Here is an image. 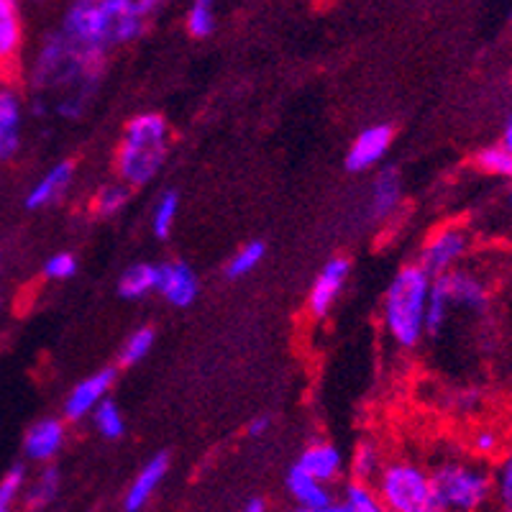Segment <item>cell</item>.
Here are the masks:
<instances>
[{"label": "cell", "mask_w": 512, "mask_h": 512, "mask_svg": "<svg viewBox=\"0 0 512 512\" xmlns=\"http://www.w3.org/2000/svg\"><path fill=\"white\" fill-rule=\"evenodd\" d=\"M372 487L390 512H441L431 472L410 459L384 461Z\"/></svg>", "instance_id": "obj_4"}, {"label": "cell", "mask_w": 512, "mask_h": 512, "mask_svg": "<svg viewBox=\"0 0 512 512\" xmlns=\"http://www.w3.org/2000/svg\"><path fill=\"white\" fill-rule=\"evenodd\" d=\"M320 512H356V510L346 500H333L326 510H320Z\"/></svg>", "instance_id": "obj_39"}, {"label": "cell", "mask_w": 512, "mask_h": 512, "mask_svg": "<svg viewBox=\"0 0 512 512\" xmlns=\"http://www.w3.org/2000/svg\"><path fill=\"white\" fill-rule=\"evenodd\" d=\"M269 428H272V418H269V415H259V418H254L249 423V436L251 438H262V436H267L269 433Z\"/></svg>", "instance_id": "obj_36"}, {"label": "cell", "mask_w": 512, "mask_h": 512, "mask_svg": "<svg viewBox=\"0 0 512 512\" xmlns=\"http://www.w3.org/2000/svg\"><path fill=\"white\" fill-rule=\"evenodd\" d=\"M264 256H267V244H264V241H249V244H244L236 254L231 256V259H228L226 264L228 280L249 277V274L264 262Z\"/></svg>", "instance_id": "obj_28"}, {"label": "cell", "mask_w": 512, "mask_h": 512, "mask_svg": "<svg viewBox=\"0 0 512 512\" xmlns=\"http://www.w3.org/2000/svg\"><path fill=\"white\" fill-rule=\"evenodd\" d=\"M295 464L323 484H333L336 479H341L346 469V459L341 454V448L328 441H313L310 446H305V451Z\"/></svg>", "instance_id": "obj_14"}, {"label": "cell", "mask_w": 512, "mask_h": 512, "mask_svg": "<svg viewBox=\"0 0 512 512\" xmlns=\"http://www.w3.org/2000/svg\"><path fill=\"white\" fill-rule=\"evenodd\" d=\"M474 162H477V167L482 169L484 175L502 177V180H512V154L505 152L500 144L484 146L482 152H477Z\"/></svg>", "instance_id": "obj_30"}, {"label": "cell", "mask_w": 512, "mask_h": 512, "mask_svg": "<svg viewBox=\"0 0 512 512\" xmlns=\"http://www.w3.org/2000/svg\"><path fill=\"white\" fill-rule=\"evenodd\" d=\"M26 479L29 477H26L24 464L13 466L3 474V479H0V512H13V505L26 487Z\"/></svg>", "instance_id": "obj_31"}, {"label": "cell", "mask_w": 512, "mask_h": 512, "mask_svg": "<svg viewBox=\"0 0 512 512\" xmlns=\"http://www.w3.org/2000/svg\"><path fill=\"white\" fill-rule=\"evenodd\" d=\"M351 262L346 256H331L320 272L315 274L313 285L308 292V310L313 318H326L333 310L336 300L344 292L346 282H349Z\"/></svg>", "instance_id": "obj_7"}, {"label": "cell", "mask_w": 512, "mask_h": 512, "mask_svg": "<svg viewBox=\"0 0 512 512\" xmlns=\"http://www.w3.org/2000/svg\"><path fill=\"white\" fill-rule=\"evenodd\" d=\"M24 144V100L8 82H0V162H11Z\"/></svg>", "instance_id": "obj_10"}, {"label": "cell", "mask_w": 512, "mask_h": 512, "mask_svg": "<svg viewBox=\"0 0 512 512\" xmlns=\"http://www.w3.org/2000/svg\"><path fill=\"white\" fill-rule=\"evenodd\" d=\"M113 382H116V369H98V372L80 379L64 400V420L80 423V420L90 418L100 402L111 395Z\"/></svg>", "instance_id": "obj_8"}, {"label": "cell", "mask_w": 512, "mask_h": 512, "mask_svg": "<svg viewBox=\"0 0 512 512\" xmlns=\"http://www.w3.org/2000/svg\"><path fill=\"white\" fill-rule=\"evenodd\" d=\"M44 277L47 280H54V282H64V280H72L77 274V256L72 254V251H57V254H52L44 262Z\"/></svg>", "instance_id": "obj_34"}, {"label": "cell", "mask_w": 512, "mask_h": 512, "mask_svg": "<svg viewBox=\"0 0 512 512\" xmlns=\"http://www.w3.org/2000/svg\"><path fill=\"white\" fill-rule=\"evenodd\" d=\"M431 482L441 512H479L492 497V477L482 466L461 459L438 461Z\"/></svg>", "instance_id": "obj_5"}, {"label": "cell", "mask_w": 512, "mask_h": 512, "mask_svg": "<svg viewBox=\"0 0 512 512\" xmlns=\"http://www.w3.org/2000/svg\"><path fill=\"white\" fill-rule=\"evenodd\" d=\"M0 308H3V305H0Z\"/></svg>", "instance_id": "obj_43"}, {"label": "cell", "mask_w": 512, "mask_h": 512, "mask_svg": "<svg viewBox=\"0 0 512 512\" xmlns=\"http://www.w3.org/2000/svg\"><path fill=\"white\" fill-rule=\"evenodd\" d=\"M198 274L185 262L157 264V295H162L175 308H190L198 300Z\"/></svg>", "instance_id": "obj_11"}, {"label": "cell", "mask_w": 512, "mask_h": 512, "mask_svg": "<svg viewBox=\"0 0 512 512\" xmlns=\"http://www.w3.org/2000/svg\"><path fill=\"white\" fill-rule=\"evenodd\" d=\"M59 484H62V474H59L57 466L47 464L31 482L26 479L21 500H24V505L29 507V510H44V507H49L57 500Z\"/></svg>", "instance_id": "obj_21"}, {"label": "cell", "mask_w": 512, "mask_h": 512, "mask_svg": "<svg viewBox=\"0 0 512 512\" xmlns=\"http://www.w3.org/2000/svg\"><path fill=\"white\" fill-rule=\"evenodd\" d=\"M285 484H287V492H290V497L295 500L297 507H308V510H326V507L333 502L331 487L310 477V474L303 472V469H300L297 464L290 466Z\"/></svg>", "instance_id": "obj_19"}, {"label": "cell", "mask_w": 512, "mask_h": 512, "mask_svg": "<svg viewBox=\"0 0 512 512\" xmlns=\"http://www.w3.org/2000/svg\"><path fill=\"white\" fill-rule=\"evenodd\" d=\"M505 210H507V221L512 223V187H510V192L505 195Z\"/></svg>", "instance_id": "obj_41"}, {"label": "cell", "mask_w": 512, "mask_h": 512, "mask_svg": "<svg viewBox=\"0 0 512 512\" xmlns=\"http://www.w3.org/2000/svg\"><path fill=\"white\" fill-rule=\"evenodd\" d=\"M479 405V395L477 392H464V395L456 397V408L459 410H472Z\"/></svg>", "instance_id": "obj_37"}, {"label": "cell", "mask_w": 512, "mask_h": 512, "mask_svg": "<svg viewBox=\"0 0 512 512\" xmlns=\"http://www.w3.org/2000/svg\"><path fill=\"white\" fill-rule=\"evenodd\" d=\"M287 512H320V510H308V507H290V510H287Z\"/></svg>", "instance_id": "obj_42"}, {"label": "cell", "mask_w": 512, "mask_h": 512, "mask_svg": "<svg viewBox=\"0 0 512 512\" xmlns=\"http://www.w3.org/2000/svg\"><path fill=\"white\" fill-rule=\"evenodd\" d=\"M90 420H93V428L98 431V436H103L105 441H118V438L126 436V418H123V410L118 408V402L113 397H105L93 410Z\"/></svg>", "instance_id": "obj_23"}, {"label": "cell", "mask_w": 512, "mask_h": 512, "mask_svg": "<svg viewBox=\"0 0 512 512\" xmlns=\"http://www.w3.org/2000/svg\"><path fill=\"white\" fill-rule=\"evenodd\" d=\"M431 282V274H425L418 264H405L384 292L382 326L400 349H415L425 336V303Z\"/></svg>", "instance_id": "obj_3"}, {"label": "cell", "mask_w": 512, "mask_h": 512, "mask_svg": "<svg viewBox=\"0 0 512 512\" xmlns=\"http://www.w3.org/2000/svg\"><path fill=\"white\" fill-rule=\"evenodd\" d=\"M500 146L505 149V152L512 154V116L507 118L505 128H502V144Z\"/></svg>", "instance_id": "obj_38"}, {"label": "cell", "mask_w": 512, "mask_h": 512, "mask_svg": "<svg viewBox=\"0 0 512 512\" xmlns=\"http://www.w3.org/2000/svg\"><path fill=\"white\" fill-rule=\"evenodd\" d=\"M131 198V187L123 185L121 180L108 182V185L98 187V192L93 195V213L98 218H116L118 213H123Z\"/></svg>", "instance_id": "obj_24"}, {"label": "cell", "mask_w": 512, "mask_h": 512, "mask_svg": "<svg viewBox=\"0 0 512 512\" xmlns=\"http://www.w3.org/2000/svg\"><path fill=\"white\" fill-rule=\"evenodd\" d=\"M72 182H75V162L62 159V162L52 164V167L31 185L26 192V208L29 210H47L57 205L59 200L70 192Z\"/></svg>", "instance_id": "obj_12"}, {"label": "cell", "mask_w": 512, "mask_h": 512, "mask_svg": "<svg viewBox=\"0 0 512 512\" xmlns=\"http://www.w3.org/2000/svg\"><path fill=\"white\" fill-rule=\"evenodd\" d=\"M167 472H169V456L167 454H157L146 461V464L139 469V474L134 477V482L128 484L126 497H123V510L126 512L144 510V507L149 505V500L154 497V492L162 487Z\"/></svg>", "instance_id": "obj_15"}, {"label": "cell", "mask_w": 512, "mask_h": 512, "mask_svg": "<svg viewBox=\"0 0 512 512\" xmlns=\"http://www.w3.org/2000/svg\"><path fill=\"white\" fill-rule=\"evenodd\" d=\"M341 500L349 502L356 512H390L382 502L374 495L372 484H361V482H349L344 487V497Z\"/></svg>", "instance_id": "obj_32"}, {"label": "cell", "mask_w": 512, "mask_h": 512, "mask_svg": "<svg viewBox=\"0 0 512 512\" xmlns=\"http://www.w3.org/2000/svg\"><path fill=\"white\" fill-rule=\"evenodd\" d=\"M146 16L136 0H75L64 16L62 34L80 49L105 54L141 36Z\"/></svg>", "instance_id": "obj_1"}, {"label": "cell", "mask_w": 512, "mask_h": 512, "mask_svg": "<svg viewBox=\"0 0 512 512\" xmlns=\"http://www.w3.org/2000/svg\"><path fill=\"white\" fill-rule=\"evenodd\" d=\"M392 139H395V131L387 123H374V126H367L351 141L349 152H346V169L349 172H369V169L377 167L387 152H390Z\"/></svg>", "instance_id": "obj_9"}, {"label": "cell", "mask_w": 512, "mask_h": 512, "mask_svg": "<svg viewBox=\"0 0 512 512\" xmlns=\"http://www.w3.org/2000/svg\"><path fill=\"white\" fill-rule=\"evenodd\" d=\"M154 341H157V331L152 326H141L128 333L121 346V354H118L121 367H136V364H141L146 356L152 354Z\"/></svg>", "instance_id": "obj_26"}, {"label": "cell", "mask_w": 512, "mask_h": 512, "mask_svg": "<svg viewBox=\"0 0 512 512\" xmlns=\"http://www.w3.org/2000/svg\"><path fill=\"white\" fill-rule=\"evenodd\" d=\"M116 290L123 300H131V303H139L152 292H157V264L136 262L126 267L118 277Z\"/></svg>", "instance_id": "obj_20"}, {"label": "cell", "mask_w": 512, "mask_h": 512, "mask_svg": "<svg viewBox=\"0 0 512 512\" xmlns=\"http://www.w3.org/2000/svg\"><path fill=\"white\" fill-rule=\"evenodd\" d=\"M402 205V177L395 167H382L369 190V218L384 223L395 218Z\"/></svg>", "instance_id": "obj_16"}, {"label": "cell", "mask_w": 512, "mask_h": 512, "mask_svg": "<svg viewBox=\"0 0 512 512\" xmlns=\"http://www.w3.org/2000/svg\"><path fill=\"white\" fill-rule=\"evenodd\" d=\"M24 49V24L18 0H0V72L11 70Z\"/></svg>", "instance_id": "obj_18"}, {"label": "cell", "mask_w": 512, "mask_h": 512, "mask_svg": "<svg viewBox=\"0 0 512 512\" xmlns=\"http://www.w3.org/2000/svg\"><path fill=\"white\" fill-rule=\"evenodd\" d=\"M492 495H495L502 512H512V448L502 456L500 466H497V474L492 479Z\"/></svg>", "instance_id": "obj_33"}, {"label": "cell", "mask_w": 512, "mask_h": 512, "mask_svg": "<svg viewBox=\"0 0 512 512\" xmlns=\"http://www.w3.org/2000/svg\"><path fill=\"white\" fill-rule=\"evenodd\" d=\"M384 466V456L379 451V446L374 441H361L356 443L354 454L349 459V474L351 482L361 484H374V479L379 477Z\"/></svg>", "instance_id": "obj_22"}, {"label": "cell", "mask_w": 512, "mask_h": 512, "mask_svg": "<svg viewBox=\"0 0 512 512\" xmlns=\"http://www.w3.org/2000/svg\"><path fill=\"white\" fill-rule=\"evenodd\" d=\"M441 280L443 290L448 295V303H451V310L464 308L474 310V313H482L487 308V290H484L482 280L474 277L472 272H464V269H451V272L436 277Z\"/></svg>", "instance_id": "obj_17"}, {"label": "cell", "mask_w": 512, "mask_h": 512, "mask_svg": "<svg viewBox=\"0 0 512 512\" xmlns=\"http://www.w3.org/2000/svg\"><path fill=\"white\" fill-rule=\"evenodd\" d=\"M469 233L461 226H443L428 236V241L420 249L418 267L431 277H441V274L456 269V264L464 259L469 251Z\"/></svg>", "instance_id": "obj_6"}, {"label": "cell", "mask_w": 512, "mask_h": 512, "mask_svg": "<svg viewBox=\"0 0 512 512\" xmlns=\"http://www.w3.org/2000/svg\"><path fill=\"white\" fill-rule=\"evenodd\" d=\"M169 123L159 113H139L126 123L116 152L118 180L144 187L162 172L169 154Z\"/></svg>", "instance_id": "obj_2"}, {"label": "cell", "mask_w": 512, "mask_h": 512, "mask_svg": "<svg viewBox=\"0 0 512 512\" xmlns=\"http://www.w3.org/2000/svg\"><path fill=\"white\" fill-rule=\"evenodd\" d=\"M500 448V433L492 431V428H482V431H477V436H474V451H477V454L492 456L497 454Z\"/></svg>", "instance_id": "obj_35"}, {"label": "cell", "mask_w": 512, "mask_h": 512, "mask_svg": "<svg viewBox=\"0 0 512 512\" xmlns=\"http://www.w3.org/2000/svg\"><path fill=\"white\" fill-rule=\"evenodd\" d=\"M448 315H451V303L443 290L441 280L433 277L431 292H428V303H425V336H438L446 326Z\"/></svg>", "instance_id": "obj_27"}, {"label": "cell", "mask_w": 512, "mask_h": 512, "mask_svg": "<svg viewBox=\"0 0 512 512\" xmlns=\"http://www.w3.org/2000/svg\"><path fill=\"white\" fill-rule=\"evenodd\" d=\"M244 512H269L264 500H249V505L244 507Z\"/></svg>", "instance_id": "obj_40"}, {"label": "cell", "mask_w": 512, "mask_h": 512, "mask_svg": "<svg viewBox=\"0 0 512 512\" xmlns=\"http://www.w3.org/2000/svg\"><path fill=\"white\" fill-rule=\"evenodd\" d=\"M177 216H180V195L177 190L159 192L157 203L152 208V233L157 239H169V233L175 231Z\"/></svg>", "instance_id": "obj_25"}, {"label": "cell", "mask_w": 512, "mask_h": 512, "mask_svg": "<svg viewBox=\"0 0 512 512\" xmlns=\"http://www.w3.org/2000/svg\"><path fill=\"white\" fill-rule=\"evenodd\" d=\"M67 441V428L59 418H41L24 436V456L34 464H49L59 456Z\"/></svg>", "instance_id": "obj_13"}, {"label": "cell", "mask_w": 512, "mask_h": 512, "mask_svg": "<svg viewBox=\"0 0 512 512\" xmlns=\"http://www.w3.org/2000/svg\"><path fill=\"white\" fill-rule=\"evenodd\" d=\"M216 0H192L187 13V31L195 39H208L216 29Z\"/></svg>", "instance_id": "obj_29"}]
</instances>
